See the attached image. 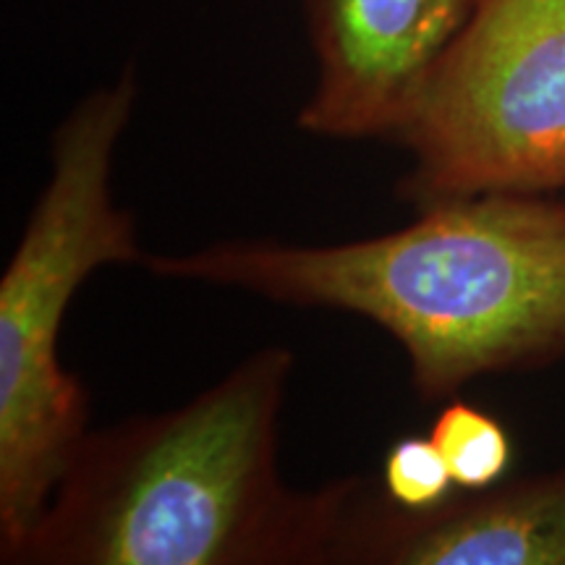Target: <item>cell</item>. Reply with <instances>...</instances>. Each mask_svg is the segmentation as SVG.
<instances>
[{"label": "cell", "mask_w": 565, "mask_h": 565, "mask_svg": "<svg viewBox=\"0 0 565 565\" xmlns=\"http://www.w3.org/2000/svg\"><path fill=\"white\" fill-rule=\"evenodd\" d=\"M291 374L265 345L189 404L89 429L9 565H338L364 482H282Z\"/></svg>", "instance_id": "6da1fadb"}, {"label": "cell", "mask_w": 565, "mask_h": 565, "mask_svg": "<svg viewBox=\"0 0 565 565\" xmlns=\"http://www.w3.org/2000/svg\"><path fill=\"white\" fill-rule=\"evenodd\" d=\"M145 267L364 317L401 343L424 401L565 356V202L542 194L450 196L383 236L322 246L228 238L147 254Z\"/></svg>", "instance_id": "7a4b0ae2"}, {"label": "cell", "mask_w": 565, "mask_h": 565, "mask_svg": "<svg viewBox=\"0 0 565 565\" xmlns=\"http://www.w3.org/2000/svg\"><path fill=\"white\" fill-rule=\"evenodd\" d=\"M134 71L89 92L51 141V175L0 278V561L32 534L87 427V393L63 370L61 330L89 275L145 265L137 225L113 196L131 121Z\"/></svg>", "instance_id": "3957f363"}, {"label": "cell", "mask_w": 565, "mask_h": 565, "mask_svg": "<svg viewBox=\"0 0 565 565\" xmlns=\"http://www.w3.org/2000/svg\"><path fill=\"white\" fill-rule=\"evenodd\" d=\"M395 141L416 204L565 186V0H471Z\"/></svg>", "instance_id": "277c9868"}, {"label": "cell", "mask_w": 565, "mask_h": 565, "mask_svg": "<svg viewBox=\"0 0 565 565\" xmlns=\"http://www.w3.org/2000/svg\"><path fill=\"white\" fill-rule=\"evenodd\" d=\"M317 82L307 134L398 139L429 76L469 19L471 0H303Z\"/></svg>", "instance_id": "5b68a950"}, {"label": "cell", "mask_w": 565, "mask_h": 565, "mask_svg": "<svg viewBox=\"0 0 565 565\" xmlns=\"http://www.w3.org/2000/svg\"><path fill=\"white\" fill-rule=\"evenodd\" d=\"M338 565H565V466L424 513L364 484Z\"/></svg>", "instance_id": "8992f818"}, {"label": "cell", "mask_w": 565, "mask_h": 565, "mask_svg": "<svg viewBox=\"0 0 565 565\" xmlns=\"http://www.w3.org/2000/svg\"><path fill=\"white\" fill-rule=\"evenodd\" d=\"M429 440L437 445L456 490L482 492L500 484L513 463V443L508 429L466 401H450L437 414Z\"/></svg>", "instance_id": "52a82bcc"}, {"label": "cell", "mask_w": 565, "mask_h": 565, "mask_svg": "<svg viewBox=\"0 0 565 565\" xmlns=\"http://www.w3.org/2000/svg\"><path fill=\"white\" fill-rule=\"evenodd\" d=\"M383 494L395 508L424 513L454 498V477L429 437H401L383 458Z\"/></svg>", "instance_id": "ba28073f"}]
</instances>
